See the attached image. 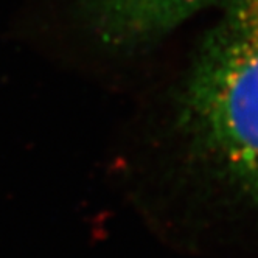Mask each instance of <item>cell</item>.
Here are the masks:
<instances>
[{"label": "cell", "instance_id": "obj_1", "mask_svg": "<svg viewBox=\"0 0 258 258\" xmlns=\"http://www.w3.org/2000/svg\"><path fill=\"white\" fill-rule=\"evenodd\" d=\"M185 73L174 129L190 160L258 206V0H227Z\"/></svg>", "mask_w": 258, "mask_h": 258}, {"label": "cell", "instance_id": "obj_2", "mask_svg": "<svg viewBox=\"0 0 258 258\" xmlns=\"http://www.w3.org/2000/svg\"><path fill=\"white\" fill-rule=\"evenodd\" d=\"M227 0H83L89 28L109 50L136 51Z\"/></svg>", "mask_w": 258, "mask_h": 258}]
</instances>
